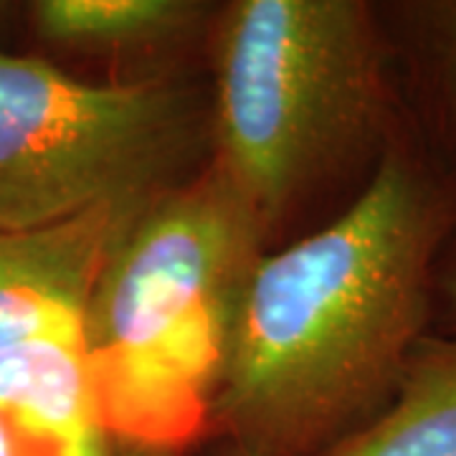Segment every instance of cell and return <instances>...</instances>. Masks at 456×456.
<instances>
[{"mask_svg": "<svg viewBox=\"0 0 456 456\" xmlns=\"http://www.w3.org/2000/svg\"><path fill=\"white\" fill-rule=\"evenodd\" d=\"M456 191L406 125L345 211L261 256L211 421L248 456H322L391 403L431 330Z\"/></svg>", "mask_w": 456, "mask_h": 456, "instance_id": "obj_1", "label": "cell"}, {"mask_svg": "<svg viewBox=\"0 0 456 456\" xmlns=\"http://www.w3.org/2000/svg\"><path fill=\"white\" fill-rule=\"evenodd\" d=\"M264 231L216 165L137 216L84 317L107 434L170 449L211 421Z\"/></svg>", "mask_w": 456, "mask_h": 456, "instance_id": "obj_2", "label": "cell"}, {"mask_svg": "<svg viewBox=\"0 0 456 456\" xmlns=\"http://www.w3.org/2000/svg\"><path fill=\"white\" fill-rule=\"evenodd\" d=\"M401 127L391 41L373 5H228L216 44L213 165L264 228L317 178L373 173Z\"/></svg>", "mask_w": 456, "mask_h": 456, "instance_id": "obj_3", "label": "cell"}, {"mask_svg": "<svg viewBox=\"0 0 456 456\" xmlns=\"http://www.w3.org/2000/svg\"><path fill=\"white\" fill-rule=\"evenodd\" d=\"M203 127L185 86L89 84L46 59L0 51V231L152 203L185 183Z\"/></svg>", "mask_w": 456, "mask_h": 456, "instance_id": "obj_4", "label": "cell"}, {"mask_svg": "<svg viewBox=\"0 0 456 456\" xmlns=\"http://www.w3.org/2000/svg\"><path fill=\"white\" fill-rule=\"evenodd\" d=\"M147 206L117 203L51 226L0 231V350L31 340L84 342L99 274Z\"/></svg>", "mask_w": 456, "mask_h": 456, "instance_id": "obj_5", "label": "cell"}, {"mask_svg": "<svg viewBox=\"0 0 456 456\" xmlns=\"http://www.w3.org/2000/svg\"><path fill=\"white\" fill-rule=\"evenodd\" d=\"M0 413L61 456H110L84 342L31 340L0 350Z\"/></svg>", "mask_w": 456, "mask_h": 456, "instance_id": "obj_6", "label": "cell"}, {"mask_svg": "<svg viewBox=\"0 0 456 456\" xmlns=\"http://www.w3.org/2000/svg\"><path fill=\"white\" fill-rule=\"evenodd\" d=\"M322 456H456V332L428 330L391 403Z\"/></svg>", "mask_w": 456, "mask_h": 456, "instance_id": "obj_7", "label": "cell"}, {"mask_svg": "<svg viewBox=\"0 0 456 456\" xmlns=\"http://www.w3.org/2000/svg\"><path fill=\"white\" fill-rule=\"evenodd\" d=\"M188 0H38L31 18L38 36L82 53H134L188 33L200 18Z\"/></svg>", "mask_w": 456, "mask_h": 456, "instance_id": "obj_8", "label": "cell"}, {"mask_svg": "<svg viewBox=\"0 0 456 456\" xmlns=\"http://www.w3.org/2000/svg\"><path fill=\"white\" fill-rule=\"evenodd\" d=\"M403 18V33H386L416 84L426 137L413 140L456 191V3L413 5Z\"/></svg>", "mask_w": 456, "mask_h": 456, "instance_id": "obj_9", "label": "cell"}, {"mask_svg": "<svg viewBox=\"0 0 456 456\" xmlns=\"http://www.w3.org/2000/svg\"><path fill=\"white\" fill-rule=\"evenodd\" d=\"M431 330L456 332V233L449 239L434 277V320Z\"/></svg>", "mask_w": 456, "mask_h": 456, "instance_id": "obj_10", "label": "cell"}, {"mask_svg": "<svg viewBox=\"0 0 456 456\" xmlns=\"http://www.w3.org/2000/svg\"><path fill=\"white\" fill-rule=\"evenodd\" d=\"M0 456H61L23 436L16 426L0 413Z\"/></svg>", "mask_w": 456, "mask_h": 456, "instance_id": "obj_11", "label": "cell"}, {"mask_svg": "<svg viewBox=\"0 0 456 456\" xmlns=\"http://www.w3.org/2000/svg\"><path fill=\"white\" fill-rule=\"evenodd\" d=\"M216 456H248V454L241 452V449H236V446H231V444H224V449H221Z\"/></svg>", "mask_w": 456, "mask_h": 456, "instance_id": "obj_12", "label": "cell"}]
</instances>
